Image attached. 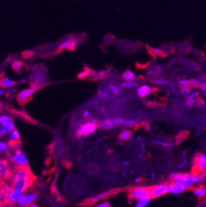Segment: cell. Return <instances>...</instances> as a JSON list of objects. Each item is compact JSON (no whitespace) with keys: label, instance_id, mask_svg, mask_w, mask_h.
<instances>
[{"label":"cell","instance_id":"obj_1","mask_svg":"<svg viewBox=\"0 0 206 207\" xmlns=\"http://www.w3.org/2000/svg\"><path fill=\"white\" fill-rule=\"evenodd\" d=\"M36 179V176L31 173L28 165H18L15 167L13 170H12L10 177L12 188L19 189L24 192L32 186Z\"/></svg>","mask_w":206,"mask_h":207},{"label":"cell","instance_id":"obj_2","mask_svg":"<svg viewBox=\"0 0 206 207\" xmlns=\"http://www.w3.org/2000/svg\"><path fill=\"white\" fill-rule=\"evenodd\" d=\"M99 124L94 121H89L84 124H83L78 127L76 131V136L77 137H87L91 134L94 133L98 128Z\"/></svg>","mask_w":206,"mask_h":207},{"label":"cell","instance_id":"obj_3","mask_svg":"<svg viewBox=\"0 0 206 207\" xmlns=\"http://www.w3.org/2000/svg\"><path fill=\"white\" fill-rule=\"evenodd\" d=\"M172 190V183H162L158 185L150 187V192L149 195L153 198H158L160 196H162L171 192Z\"/></svg>","mask_w":206,"mask_h":207},{"label":"cell","instance_id":"obj_4","mask_svg":"<svg viewBox=\"0 0 206 207\" xmlns=\"http://www.w3.org/2000/svg\"><path fill=\"white\" fill-rule=\"evenodd\" d=\"M45 83H39V84H34V85L31 86V88L30 89H25L22 91L21 93H18V101L19 102L20 104H24L26 103V102H28L31 99V95L33 94L37 90H38L39 89H41V87H43Z\"/></svg>","mask_w":206,"mask_h":207},{"label":"cell","instance_id":"obj_5","mask_svg":"<svg viewBox=\"0 0 206 207\" xmlns=\"http://www.w3.org/2000/svg\"><path fill=\"white\" fill-rule=\"evenodd\" d=\"M150 192V187H146V186H138L134 187L129 190V196L130 199L132 200H137L140 197L143 196H148Z\"/></svg>","mask_w":206,"mask_h":207},{"label":"cell","instance_id":"obj_6","mask_svg":"<svg viewBox=\"0 0 206 207\" xmlns=\"http://www.w3.org/2000/svg\"><path fill=\"white\" fill-rule=\"evenodd\" d=\"M206 171V154H199L194 160L193 173H199Z\"/></svg>","mask_w":206,"mask_h":207},{"label":"cell","instance_id":"obj_7","mask_svg":"<svg viewBox=\"0 0 206 207\" xmlns=\"http://www.w3.org/2000/svg\"><path fill=\"white\" fill-rule=\"evenodd\" d=\"M0 174L4 181L9 180L12 174V169L9 162L7 159H0Z\"/></svg>","mask_w":206,"mask_h":207},{"label":"cell","instance_id":"obj_8","mask_svg":"<svg viewBox=\"0 0 206 207\" xmlns=\"http://www.w3.org/2000/svg\"><path fill=\"white\" fill-rule=\"evenodd\" d=\"M37 197V193L31 192L28 195H22L18 200V204L22 206H29L31 204H32L36 200Z\"/></svg>","mask_w":206,"mask_h":207},{"label":"cell","instance_id":"obj_9","mask_svg":"<svg viewBox=\"0 0 206 207\" xmlns=\"http://www.w3.org/2000/svg\"><path fill=\"white\" fill-rule=\"evenodd\" d=\"M77 41L74 38H68L65 41H64L59 45V50H65V49H68V50H75V48L77 47Z\"/></svg>","mask_w":206,"mask_h":207},{"label":"cell","instance_id":"obj_10","mask_svg":"<svg viewBox=\"0 0 206 207\" xmlns=\"http://www.w3.org/2000/svg\"><path fill=\"white\" fill-rule=\"evenodd\" d=\"M12 161L18 165H22V166H26L28 165V160L26 158L25 154L20 151L15 152L14 155L12 156Z\"/></svg>","mask_w":206,"mask_h":207},{"label":"cell","instance_id":"obj_11","mask_svg":"<svg viewBox=\"0 0 206 207\" xmlns=\"http://www.w3.org/2000/svg\"><path fill=\"white\" fill-rule=\"evenodd\" d=\"M153 92V89L152 88L151 86L147 85V84L140 86L137 89V94L141 98H144V97H146L151 95Z\"/></svg>","mask_w":206,"mask_h":207},{"label":"cell","instance_id":"obj_12","mask_svg":"<svg viewBox=\"0 0 206 207\" xmlns=\"http://www.w3.org/2000/svg\"><path fill=\"white\" fill-rule=\"evenodd\" d=\"M186 190V187L183 185V183L180 181V180L172 181V190H171V192L172 193V194H174V195L180 194V193L184 192Z\"/></svg>","mask_w":206,"mask_h":207},{"label":"cell","instance_id":"obj_13","mask_svg":"<svg viewBox=\"0 0 206 207\" xmlns=\"http://www.w3.org/2000/svg\"><path fill=\"white\" fill-rule=\"evenodd\" d=\"M0 124L2 126L7 127L9 131H12V130L15 129V127L13 126V120L10 116H1L0 117Z\"/></svg>","mask_w":206,"mask_h":207},{"label":"cell","instance_id":"obj_14","mask_svg":"<svg viewBox=\"0 0 206 207\" xmlns=\"http://www.w3.org/2000/svg\"><path fill=\"white\" fill-rule=\"evenodd\" d=\"M22 195H23V192L21 191V190H19V189H12L9 197H8L10 206H12L16 201H18V200Z\"/></svg>","mask_w":206,"mask_h":207},{"label":"cell","instance_id":"obj_15","mask_svg":"<svg viewBox=\"0 0 206 207\" xmlns=\"http://www.w3.org/2000/svg\"><path fill=\"white\" fill-rule=\"evenodd\" d=\"M199 94L198 92H193V93H188V95L186 97V106L189 107H191L196 102L197 99L199 97Z\"/></svg>","mask_w":206,"mask_h":207},{"label":"cell","instance_id":"obj_16","mask_svg":"<svg viewBox=\"0 0 206 207\" xmlns=\"http://www.w3.org/2000/svg\"><path fill=\"white\" fill-rule=\"evenodd\" d=\"M151 196L148 195V196H143V197H140L139 199L136 200V203H135V206L137 207H146L148 206L152 200Z\"/></svg>","mask_w":206,"mask_h":207},{"label":"cell","instance_id":"obj_17","mask_svg":"<svg viewBox=\"0 0 206 207\" xmlns=\"http://www.w3.org/2000/svg\"><path fill=\"white\" fill-rule=\"evenodd\" d=\"M16 84V82L12 81L7 77H0V87L3 89L11 88Z\"/></svg>","mask_w":206,"mask_h":207},{"label":"cell","instance_id":"obj_18","mask_svg":"<svg viewBox=\"0 0 206 207\" xmlns=\"http://www.w3.org/2000/svg\"><path fill=\"white\" fill-rule=\"evenodd\" d=\"M194 195L198 198H202L206 196V187L204 185H200L195 187L194 190Z\"/></svg>","mask_w":206,"mask_h":207},{"label":"cell","instance_id":"obj_19","mask_svg":"<svg viewBox=\"0 0 206 207\" xmlns=\"http://www.w3.org/2000/svg\"><path fill=\"white\" fill-rule=\"evenodd\" d=\"M100 126H101L103 129H106V130H108V129L115 128L113 121H112V120H110V119L104 120V121L100 124Z\"/></svg>","mask_w":206,"mask_h":207},{"label":"cell","instance_id":"obj_20","mask_svg":"<svg viewBox=\"0 0 206 207\" xmlns=\"http://www.w3.org/2000/svg\"><path fill=\"white\" fill-rule=\"evenodd\" d=\"M132 136V131L129 129H124L119 135V139L120 140L126 141L130 139V137Z\"/></svg>","mask_w":206,"mask_h":207},{"label":"cell","instance_id":"obj_21","mask_svg":"<svg viewBox=\"0 0 206 207\" xmlns=\"http://www.w3.org/2000/svg\"><path fill=\"white\" fill-rule=\"evenodd\" d=\"M122 78L123 79H125V81H132V80L136 79V75L131 70H127L122 74Z\"/></svg>","mask_w":206,"mask_h":207},{"label":"cell","instance_id":"obj_22","mask_svg":"<svg viewBox=\"0 0 206 207\" xmlns=\"http://www.w3.org/2000/svg\"><path fill=\"white\" fill-rule=\"evenodd\" d=\"M151 82L153 83H155V84H161V85H165V84H168V83H171L170 80L161 78H154V79H152Z\"/></svg>","mask_w":206,"mask_h":207},{"label":"cell","instance_id":"obj_23","mask_svg":"<svg viewBox=\"0 0 206 207\" xmlns=\"http://www.w3.org/2000/svg\"><path fill=\"white\" fill-rule=\"evenodd\" d=\"M138 82L132 80V81H125V83H123L121 84L122 88H126V89H131V88H134L138 86Z\"/></svg>","mask_w":206,"mask_h":207},{"label":"cell","instance_id":"obj_24","mask_svg":"<svg viewBox=\"0 0 206 207\" xmlns=\"http://www.w3.org/2000/svg\"><path fill=\"white\" fill-rule=\"evenodd\" d=\"M92 72L91 69H85V70L82 71L81 73H79V74H77V78H79V79H84V78L89 77V75L92 74Z\"/></svg>","mask_w":206,"mask_h":207},{"label":"cell","instance_id":"obj_25","mask_svg":"<svg viewBox=\"0 0 206 207\" xmlns=\"http://www.w3.org/2000/svg\"><path fill=\"white\" fill-rule=\"evenodd\" d=\"M149 53L154 56H166V54H164V53L162 52V50H161L160 49H158V48H151L150 50H149Z\"/></svg>","mask_w":206,"mask_h":207},{"label":"cell","instance_id":"obj_26","mask_svg":"<svg viewBox=\"0 0 206 207\" xmlns=\"http://www.w3.org/2000/svg\"><path fill=\"white\" fill-rule=\"evenodd\" d=\"M185 173H172L171 174V179L172 181H178V180H180L181 178L184 177Z\"/></svg>","mask_w":206,"mask_h":207},{"label":"cell","instance_id":"obj_27","mask_svg":"<svg viewBox=\"0 0 206 207\" xmlns=\"http://www.w3.org/2000/svg\"><path fill=\"white\" fill-rule=\"evenodd\" d=\"M107 74H108V71H100V72L96 73L92 77H93V79H102V78H105Z\"/></svg>","mask_w":206,"mask_h":207},{"label":"cell","instance_id":"obj_28","mask_svg":"<svg viewBox=\"0 0 206 207\" xmlns=\"http://www.w3.org/2000/svg\"><path fill=\"white\" fill-rule=\"evenodd\" d=\"M178 84L180 86V88H185V87H191V80L188 79H180L178 82Z\"/></svg>","mask_w":206,"mask_h":207},{"label":"cell","instance_id":"obj_29","mask_svg":"<svg viewBox=\"0 0 206 207\" xmlns=\"http://www.w3.org/2000/svg\"><path fill=\"white\" fill-rule=\"evenodd\" d=\"M109 89L113 93L114 95H119L121 93V89L118 86L115 85V84H110L109 85Z\"/></svg>","mask_w":206,"mask_h":207},{"label":"cell","instance_id":"obj_30","mask_svg":"<svg viewBox=\"0 0 206 207\" xmlns=\"http://www.w3.org/2000/svg\"><path fill=\"white\" fill-rule=\"evenodd\" d=\"M23 65V63L19 61V60H15L14 62L12 63V69L16 71H18L21 69V68Z\"/></svg>","mask_w":206,"mask_h":207},{"label":"cell","instance_id":"obj_31","mask_svg":"<svg viewBox=\"0 0 206 207\" xmlns=\"http://www.w3.org/2000/svg\"><path fill=\"white\" fill-rule=\"evenodd\" d=\"M155 142L159 145H162V146H166V147H171V146H173V145L177 144V142H163V141H155Z\"/></svg>","mask_w":206,"mask_h":207},{"label":"cell","instance_id":"obj_32","mask_svg":"<svg viewBox=\"0 0 206 207\" xmlns=\"http://www.w3.org/2000/svg\"><path fill=\"white\" fill-rule=\"evenodd\" d=\"M9 138L10 139H14V140H18L19 138H20V135H19L18 131H17L15 129L12 130L11 134L9 135Z\"/></svg>","mask_w":206,"mask_h":207},{"label":"cell","instance_id":"obj_33","mask_svg":"<svg viewBox=\"0 0 206 207\" xmlns=\"http://www.w3.org/2000/svg\"><path fill=\"white\" fill-rule=\"evenodd\" d=\"M97 207H110L111 206V204L108 201V200H103L102 202H100L96 205Z\"/></svg>","mask_w":206,"mask_h":207},{"label":"cell","instance_id":"obj_34","mask_svg":"<svg viewBox=\"0 0 206 207\" xmlns=\"http://www.w3.org/2000/svg\"><path fill=\"white\" fill-rule=\"evenodd\" d=\"M8 131H9V130L7 129V127H5V126L1 125V126H0V137L3 136L4 135H6Z\"/></svg>","mask_w":206,"mask_h":207},{"label":"cell","instance_id":"obj_35","mask_svg":"<svg viewBox=\"0 0 206 207\" xmlns=\"http://www.w3.org/2000/svg\"><path fill=\"white\" fill-rule=\"evenodd\" d=\"M98 96L100 97H102V98H108V97H110L109 93H107V92H104V91H100L98 93Z\"/></svg>","mask_w":206,"mask_h":207},{"label":"cell","instance_id":"obj_36","mask_svg":"<svg viewBox=\"0 0 206 207\" xmlns=\"http://www.w3.org/2000/svg\"><path fill=\"white\" fill-rule=\"evenodd\" d=\"M33 52L31 51H26L24 53H22V57L25 58V59H28V58H31V56H33Z\"/></svg>","mask_w":206,"mask_h":207},{"label":"cell","instance_id":"obj_37","mask_svg":"<svg viewBox=\"0 0 206 207\" xmlns=\"http://www.w3.org/2000/svg\"><path fill=\"white\" fill-rule=\"evenodd\" d=\"M180 90L182 91V93H190L191 92V87H185V88H180Z\"/></svg>","mask_w":206,"mask_h":207},{"label":"cell","instance_id":"obj_38","mask_svg":"<svg viewBox=\"0 0 206 207\" xmlns=\"http://www.w3.org/2000/svg\"><path fill=\"white\" fill-rule=\"evenodd\" d=\"M196 102H197V104L199 105V107H205V101L203 100V99H201L200 97H199V98L197 99V101H196Z\"/></svg>","mask_w":206,"mask_h":207},{"label":"cell","instance_id":"obj_39","mask_svg":"<svg viewBox=\"0 0 206 207\" xmlns=\"http://www.w3.org/2000/svg\"><path fill=\"white\" fill-rule=\"evenodd\" d=\"M7 145L4 142H0V152L3 151V150H5L7 148Z\"/></svg>","mask_w":206,"mask_h":207},{"label":"cell","instance_id":"obj_40","mask_svg":"<svg viewBox=\"0 0 206 207\" xmlns=\"http://www.w3.org/2000/svg\"><path fill=\"white\" fill-rule=\"evenodd\" d=\"M89 116H90V111H88V110H86V111H83V116L84 117V118H88Z\"/></svg>","mask_w":206,"mask_h":207},{"label":"cell","instance_id":"obj_41","mask_svg":"<svg viewBox=\"0 0 206 207\" xmlns=\"http://www.w3.org/2000/svg\"><path fill=\"white\" fill-rule=\"evenodd\" d=\"M4 183H5V181L3 179L2 176H1V174H0V187H1L2 185H4Z\"/></svg>","mask_w":206,"mask_h":207},{"label":"cell","instance_id":"obj_42","mask_svg":"<svg viewBox=\"0 0 206 207\" xmlns=\"http://www.w3.org/2000/svg\"><path fill=\"white\" fill-rule=\"evenodd\" d=\"M129 163L128 161H124V163H123V164H124L125 166V165H126V166H128V165H129V163Z\"/></svg>","mask_w":206,"mask_h":207},{"label":"cell","instance_id":"obj_43","mask_svg":"<svg viewBox=\"0 0 206 207\" xmlns=\"http://www.w3.org/2000/svg\"><path fill=\"white\" fill-rule=\"evenodd\" d=\"M201 85L204 86V87H205V88H206V83H204V82H202V83H200V86H201ZM200 86H199V87H200Z\"/></svg>","mask_w":206,"mask_h":207},{"label":"cell","instance_id":"obj_44","mask_svg":"<svg viewBox=\"0 0 206 207\" xmlns=\"http://www.w3.org/2000/svg\"><path fill=\"white\" fill-rule=\"evenodd\" d=\"M0 206H3V201H2L1 197H0Z\"/></svg>","mask_w":206,"mask_h":207},{"label":"cell","instance_id":"obj_45","mask_svg":"<svg viewBox=\"0 0 206 207\" xmlns=\"http://www.w3.org/2000/svg\"><path fill=\"white\" fill-rule=\"evenodd\" d=\"M2 109H3V105H2L1 102H0V111H2Z\"/></svg>","mask_w":206,"mask_h":207},{"label":"cell","instance_id":"obj_46","mask_svg":"<svg viewBox=\"0 0 206 207\" xmlns=\"http://www.w3.org/2000/svg\"><path fill=\"white\" fill-rule=\"evenodd\" d=\"M140 181V178H135V179H134V181H135V182H138V181Z\"/></svg>","mask_w":206,"mask_h":207},{"label":"cell","instance_id":"obj_47","mask_svg":"<svg viewBox=\"0 0 206 207\" xmlns=\"http://www.w3.org/2000/svg\"><path fill=\"white\" fill-rule=\"evenodd\" d=\"M3 93H4V91H3V90H1V89H0V95H2V94H3Z\"/></svg>","mask_w":206,"mask_h":207}]
</instances>
